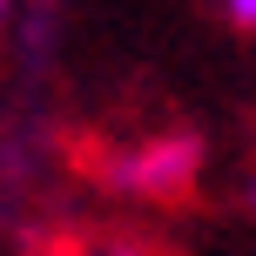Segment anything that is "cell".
I'll list each match as a JSON object with an SVG mask.
<instances>
[{
    "label": "cell",
    "instance_id": "1",
    "mask_svg": "<svg viewBox=\"0 0 256 256\" xmlns=\"http://www.w3.org/2000/svg\"><path fill=\"white\" fill-rule=\"evenodd\" d=\"M189 162H196V142L189 135H168V142H155V148H142L135 162H122V182L162 196V189H176V182L189 176Z\"/></svg>",
    "mask_w": 256,
    "mask_h": 256
},
{
    "label": "cell",
    "instance_id": "2",
    "mask_svg": "<svg viewBox=\"0 0 256 256\" xmlns=\"http://www.w3.org/2000/svg\"><path fill=\"white\" fill-rule=\"evenodd\" d=\"M222 14H230L236 27H256V0H222Z\"/></svg>",
    "mask_w": 256,
    "mask_h": 256
},
{
    "label": "cell",
    "instance_id": "3",
    "mask_svg": "<svg viewBox=\"0 0 256 256\" xmlns=\"http://www.w3.org/2000/svg\"><path fill=\"white\" fill-rule=\"evenodd\" d=\"M0 20H7V0H0Z\"/></svg>",
    "mask_w": 256,
    "mask_h": 256
}]
</instances>
